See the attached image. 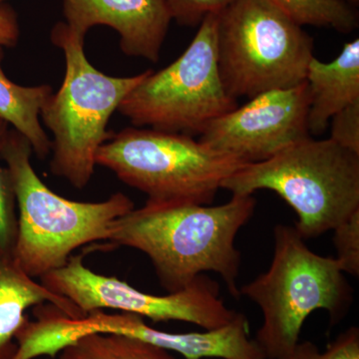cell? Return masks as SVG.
<instances>
[{"label": "cell", "instance_id": "6da1fadb", "mask_svg": "<svg viewBox=\"0 0 359 359\" xmlns=\"http://www.w3.org/2000/svg\"><path fill=\"white\" fill-rule=\"evenodd\" d=\"M256 205L252 195H233L219 205L146 202L116 219L108 241L145 254L168 292L186 289L212 271L238 299L242 256L236 238L254 216Z\"/></svg>", "mask_w": 359, "mask_h": 359}, {"label": "cell", "instance_id": "cb8c5ba5", "mask_svg": "<svg viewBox=\"0 0 359 359\" xmlns=\"http://www.w3.org/2000/svg\"><path fill=\"white\" fill-rule=\"evenodd\" d=\"M344 1L348 4L349 6L353 7V8L359 6V0H344Z\"/></svg>", "mask_w": 359, "mask_h": 359}, {"label": "cell", "instance_id": "44dd1931", "mask_svg": "<svg viewBox=\"0 0 359 359\" xmlns=\"http://www.w3.org/2000/svg\"><path fill=\"white\" fill-rule=\"evenodd\" d=\"M236 0H166L172 18L180 25L197 26L211 13H218Z\"/></svg>", "mask_w": 359, "mask_h": 359}, {"label": "cell", "instance_id": "5b68a950", "mask_svg": "<svg viewBox=\"0 0 359 359\" xmlns=\"http://www.w3.org/2000/svg\"><path fill=\"white\" fill-rule=\"evenodd\" d=\"M233 195L278 194L297 212L304 240L332 231L359 210V154L330 140L306 139L264 162L247 164L222 184Z\"/></svg>", "mask_w": 359, "mask_h": 359}, {"label": "cell", "instance_id": "7402d4cb", "mask_svg": "<svg viewBox=\"0 0 359 359\" xmlns=\"http://www.w3.org/2000/svg\"><path fill=\"white\" fill-rule=\"evenodd\" d=\"M330 123V140L359 154V101L339 111Z\"/></svg>", "mask_w": 359, "mask_h": 359}, {"label": "cell", "instance_id": "d6986e66", "mask_svg": "<svg viewBox=\"0 0 359 359\" xmlns=\"http://www.w3.org/2000/svg\"><path fill=\"white\" fill-rule=\"evenodd\" d=\"M289 359H359V328L344 330L323 353L313 342L299 341Z\"/></svg>", "mask_w": 359, "mask_h": 359}, {"label": "cell", "instance_id": "603a6c76", "mask_svg": "<svg viewBox=\"0 0 359 359\" xmlns=\"http://www.w3.org/2000/svg\"><path fill=\"white\" fill-rule=\"evenodd\" d=\"M18 15L11 6L0 4V47H14L20 40Z\"/></svg>", "mask_w": 359, "mask_h": 359}, {"label": "cell", "instance_id": "277c9868", "mask_svg": "<svg viewBox=\"0 0 359 359\" xmlns=\"http://www.w3.org/2000/svg\"><path fill=\"white\" fill-rule=\"evenodd\" d=\"M50 39L65 58L62 85L40 111V120L53 135L50 171L83 189L93 177L99 148L112 134L107 131L111 116L152 70L131 77L104 74L87 59L85 37L65 22L54 25Z\"/></svg>", "mask_w": 359, "mask_h": 359}, {"label": "cell", "instance_id": "4fadbf2b", "mask_svg": "<svg viewBox=\"0 0 359 359\" xmlns=\"http://www.w3.org/2000/svg\"><path fill=\"white\" fill-rule=\"evenodd\" d=\"M306 81L309 92V133L320 136L327 131L337 113L359 101V39L344 45L332 62H321L313 56Z\"/></svg>", "mask_w": 359, "mask_h": 359}, {"label": "cell", "instance_id": "e0dca14e", "mask_svg": "<svg viewBox=\"0 0 359 359\" xmlns=\"http://www.w3.org/2000/svg\"><path fill=\"white\" fill-rule=\"evenodd\" d=\"M299 25L351 33L358 27V13L344 0H269Z\"/></svg>", "mask_w": 359, "mask_h": 359}, {"label": "cell", "instance_id": "ac0fdd59", "mask_svg": "<svg viewBox=\"0 0 359 359\" xmlns=\"http://www.w3.org/2000/svg\"><path fill=\"white\" fill-rule=\"evenodd\" d=\"M9 128L8 123L0 118V252L13 257L18 237V207L11 173L1 164L2 145Z\"/></svg>", "mask_w": 359, "mask_h": 359}, {"label": "cell", "instance_id": "8fae6325", "mask_svg": "<svg viewBox=\"0 0 359 359\" xmlns=\"http://www.w3.org/2000/svg\"><path fill=\"white\" fill-rule=\"evenodd\" d=\"M82 335L102 332L127 335L147 341L185 359H266L263 351L250 337V325L244 313L228 325L204 332L172 334L149 327L140 316L128 313H108L97 309L77 321Z\"/></svg>", "mask_w": 359, "mask_h": 359}, {"label": "cell", "instance_id": "d4e9b609", "mask_svg": "<svg viewBox=\"0 0 359 359\" xmlns=\"http://www.w3.org/2000/svg\"><path fill=\"white\" fill-rule=\"evenodd\" d=\"M4 1H6V0H0V4H2Z\"/></svg>", "mask_w": 359, "mask_h": 359}, {"label": "cell", "instance_id": "3957f363", "mask_svg": "<svg viewBox=\"0 0 359 359\" xmlns=\"http://www.w3.org/2000/svg\"><path fill=\"white\" fill-rule=\"evenodd\" d=\"M261 309L263 325L255 341L266 359H289L309 314L325 309L330 325L344 320L353 289L335 257L316 254L294 226L276 224L268 271L240 287Z\"/></svg>", "mask_w": 359, "mask_h": 359}, {"label": "cell", "instance_id": "ffe728a7", "mask_svg": "<svg viewBox=\"0 0 359 359\" xmlns=\"http://www.w3.org/2000/svg\"><path fill=\"white\" fill-rule=\"evenodd\" d=\"M334 231V244L337 259L342 273L359 275V210L346 221L339 224Z\"/></svg>", "mask_w": 359, "mask_h": 359}, {"label": "cell", "instance_id": "7c38bea8", "mask_svg": "<svg viewBox=\"0 0 359 359\" xmlns=\"http://www.w3.org/2000/svg\"><path fill=\"white\" fill-rule=\"evenodd\" d=\"M63 14L70 29L84 37L94 26H109L125 55L154 63L173 20L166 0H63Z\"/></svg>", "mask_w": 359, "mask_h": 359}, {"label": "cell", "instance_id": "30bf717a", "mask_svg": "<svg viewBox=\"0 0 359 359\" xmlns=\"http://www.w3.org/2000/svg\"><path fill=\"white\" fill-rule=\"evenodd\" d=\"M306 81L252 97L208 124L199 141L245 164L264 162L311 138Z\"/></svg>", "mask_w": 359, "mask_h": 359}, {"label": "cell", "instance_id": "2e32d148", "mask_svg": "<svg viewBox=\"0 0 359 359\" xmlns=\"http://www.w3.org/2000/svg\"><path fill=\"white\" fill-rule=\"evenodd\" d=\"M59 359H177L166 349L117 334H85L59 353Z\"/></svg>", "mask_w": 359, "mask_h": 359}, {"label": "cell", "instance_id": "5bb4252c", "mask_svg": "<svg viewBox=\"0 0 359 359\" xmlns=\"http://www.w3.org/2000/svg\"><path fill=\"white\" fill-rule=\"evenodd\" d=\"M52 304L71 318H84L75 304L26 275L13 256L0 252V359H13L16 334L29 320L28 309Z\"/></svg>", "mask_w": 359, "mask_h": 359}, {"label": "cell", "instance_id": "52a82bcc", "mask_svg": "<svg viewBox=\"0 0 359 359\" xmlns=\"http://www.w3.org/2000/svg\"><path fill=\"white\" fill-rule=\"evenodd\" d=\"M152 204H212L226 178L244 162L212 150L188 135L128 127L111 134L96 155Z\"/></svg>", "mask_w": 359, "mask_h": 359}, {"label": "cell", "instance_id": "8992f818", "mask_svg": "<svg viewBox=\"0 0 359 359\" xmlns=\"http://www.w3.org/2000/svg\"><path fill=\"white\" fill-rule=\"evenodd\" d=\"M217 61L233 99L306 81L313 39L269 0H236L217 13Z\"/></svg>", "mask_w": 359, "mask_h": 359}, {"label": "cell", "instance_id": "9c48e42d", "mask_svg": "<svg viewBox=\"0 0 359 359\" xmlns=\"http://www.w3.org/2000/svg\"><path fill=\"white\" fill-rule=\"evenodd\" d=\"M39 282L85 314L97 309H114L154 323L184 321L212 330L228 325L238 313L224 304L218 283L208 276H198L179 292L146 294L115 276L94 273L85 266L82 255H72L65 266L45 273Z\"/></svg>", "mask_w": 359, "mask_h": 359}, {"label": "cell", "instance_id": "7a4b0ae2", "mask_svg": "<svg viewBox=\"0 0 359 359\" xmlns=\"http://www.w3.org/2000/svg\"><path fill=\"white\" fill-rule=\"evenodd\" d=\"M30 142L9 128L1 159L13 179L18 207L14 259L33 278L62 268L82 245L108 241L113 223L135 208L122 193L98 203L76 202L50 190L34 171Z\"/></svg>", "mask_w": 359, "mask_h": 359}, {"label": "cell", "instance_id": "9a60e30c", "mask_svg": "<svg viewBox=\"0 0 359 359\" xmlns=\"http://www.w3.org/2000/svg\"><path fill=\"white\" fill-rule=\"evenodd\" d=\"M4 47H0V118L32 144V151L43 160L51 152V140L42 127L40 111L53 94L49 85L21 86L11 81L1 67Z\"/></svg>", "mask_w": 359, "mask_h": 359}, {"label": "cell", "instance_id": "ba28073f", "mask_svg": "<svg viewBox=\"0 0 359 359\" xmlns=\"http://www.w3.org/2000/svg\"><path fill=\"white\" fill-rule=\"evenodd\" d=\"M184 53L151 71L126 96L118 112L135 127L195 136L212 120L238 107L226 93L217 61V13L205 16Z\"/></svg>", "mask_w": 359, "mask_h": 359}]
</instances>
